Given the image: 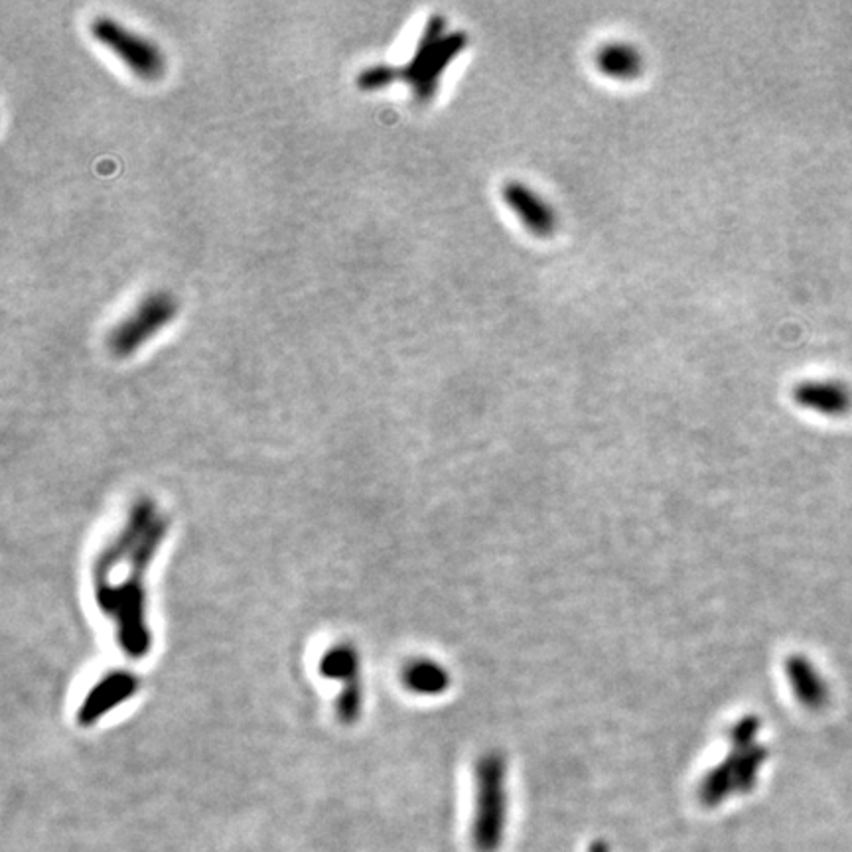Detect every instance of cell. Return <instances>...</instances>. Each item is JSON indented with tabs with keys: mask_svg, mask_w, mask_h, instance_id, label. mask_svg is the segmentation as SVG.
<instances>
[{
	"mask_svg": "<svg viewBox=\"0 0 852 852\" xmlns=\"http://www.w3.org/2000/svg\"><path fill=\"white\" fill-rule=\"evenodd\" d=\"M476 803L472 844L478 852H497L507 829V762L500 752L480 756L476 762Z\"/></svg>",
	"mask_w": 852,
	"mask_h": 852,
	"instance_id": "cell-3",
	"label": "cell"
},
{
	"mask_svg": "<svg viewBox=\"0 0 852 852\" xmlns=\"http://www.w3.org/2000/svg\"><path fill=\"white\" fill-rule=\"evenodd\" d=\"M322 674L348 682L340 700V717L343 722L356 720L359 715L358 655L350 646H333L322 657Z\"/></svg>",
	"mask_w": 852,
	"mask_h": 852,
	"instance_id": "cell-9",
	"label": "cell"
},
{
	"mask_svg": "<svg viewBox=\"0 0 852 852\" xmlns=\"http://www.w3.org/2000/svg\"><path fill=\"white\" fill-rule=\"evenodd\" d=\"M168 533V520L144 497L129 513L123 530L101 548L93 565V593L103 616L113 622L123 654L141 659L153 647L146 616L144 578Z\"/></svg>",
	"mask_w": 852,
	"mask_h": 852,
	"instance_id": "cell-1",
	"label": "cell"
},
{
	"mask_svg": "<svg viewBox=\"0 0 852 852\" xmlns=\"http://www.w3.org/2000/svg\"><path fill=\"white\" fill-rule=\"evenodd\" d=\"M588 852H610V846L604 843V841H594Z\"/></svg>",
	"mask_w": 852,
	"mask_h": 852,
	"instance_id": "cell-13",
	"label": "cell"
},
{
	"mask_svg": "<svg viewBox=\"0 0 852 852\" xmlns=\"http://www.w3.org/2000/svg\"><path fill=\"white\" fill-rule=\"evenodd\" d=\"M93 40H97L111 54L117 55L126 70L144 81L161 80L166 72V58L158 45L148 38L119 24L109 17H97L90 22Z\"/></svg>",
	"mask_w": 852,
	"mask_h": 852,
	"instance_id": "cell-5",
	"label": "cell"
},
{
	"mask_svg": "<svg viewBox=\"0 0 852 852\" xmlns=\"http://www.w3.org/2000/svg\"><path fill=\"white\" fill-rule=\"evenodd\" d=\"M403 681L409 691L434 697L449 689L450 675L432 659H414L403 669Z\"/></svg>",
	"mask_w": 852,
	"mask_h": 852,
	"instance_id": "cell-12",
	"label": "cell"
},
{
	"mask_svg": "<svg viewBox=\"0 0 852 852\" xmlns=\"http://www.w3.org/2000/svg\"><path fill=\"white\" fill-rule=\"evenodd\" d=\"M795 403L817 413L843 414L851 407V391L841 381H803L793 389Z\"/></svg>",
	"mask_w": 852,
	"mask_h": 852,
	"instance_id": "cell-10",
	"label": "cell"
},
{
	"mask_svg": "<svg viewBox=\"0 0 852 852\" xmlns=\"http://www.w3.org/2000/svg\"><path fill=\"white\" fill-rule=\"evenodd\" d=\"M466 44V32H449L446 20L432 14L422 28L411 60L404 65H389L391 83L404 81L413 91L414 100L429 103L439 91L442 73L449 70Z\"/></svg>",
	"mask_w": 852,
	"mask_h": 852,
	"instance_id": "cell-2",
	"label": "cell"
},
{
	"mask_svg": "<svg viewBox=\"0 0 852 852\" xmlns=\"http://www.w3.org/2000/svg\"><path fill=\"white\" fill-rule=\"evenodd\" d=\"M136 689H138V681L133 674L113 671V674L101 677V681L91 687L88 697L81 702L78 720L83 727H90L115 707H119L121 702L131 699Z\"/></svg>",
	"mask_w": 852,
	"mask_h": 852,
	"instance_id": "cell-8",
	"label": "cell"
},
{
	"mask_svg": "<svg viewBox=\"0 0 852 852\" xmlns=\"http://www.w3.org/2000/svg\"><path fill=\"white\" fill-rule=\"evenodd\" d=\"M503 202L517 216L525 229L535 237H551L555 234L556 219L555 209L548 206L547 199L541 198L535 189L530 188L523 182H507L502 189Z\"/></svg>",
	"mask_w": 852,
	"mask_h": 852,
	"instance_id": "cell-7",
	"label": "cell"
},
{
	"mask_svg": "<svg viewBox=\"0 0 852 852\" xmlns=\"http://www.w3.org/2000/svg\"><path fill=\"white\" fill-rule=\"evenodd\" d=\"M594 63L604 75L619 81L634 80L644 70V60L639 50L628 42L602 44L594 54Z\"/></svg>",
	"mask_w": 852,
	"mask_h": 852,
	"instance_id": "cell-11",
	"label": "cell"
},
{
	"mask_svg": "<svg viewBox=\"0 0 852 852\" xmlns=\"http://www.w3.org/2000/svg\"><path fill=\"white\" fill-rule=\"evenodd\" d=\"M178 302L168 292H151L115 324L107 333V348L115 358H131L176 318Z\"/></svg>",
	"mask_w": 852,
	"mask_h": 852,
	"instance_id": "cell-4",
	"label": "cell"
},
{
	"mask_svg": "<svg viewBox=\"0 0 852 852\" xmlns=\"http://www.w3.org/2000/svg\"><path fill=\"white\" fill-rule=\"evenodd\" d=\"M732 750L717 768H712L700 781V801L707 808H717L725 799L735 793H748L753 790L760 768L766 760V752L760 746L748 742H730Z\"/></svg>",
	"mask_w": 852,
	"mask_h": 852,
	"instance_id": "cell-6",
	"label": "cell"
}]
</instances>
